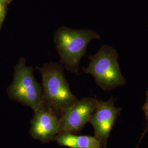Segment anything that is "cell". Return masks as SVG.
<instances>
[{"label": "cell", "mask_w": 148, "mask_h": 148, "mask_svg": "<svg viewBox=\"0 0 148 148\" xmlns=\"http://www.w3.org/2000/svg\"><path fill=\"white\" fill-rule=\"evenodd\" d=\"M100 35L90 29H73L68 27L59 28L54 35V42L64 69L77 73L81 58L85 56L88 45Z\"/></svg>", "instance_id": "cell-1"}, {"label": "cell", "mask_w": 148, "mask_h": 148, "mask_svg": "<svg viewBox=\"0 0 148 148\" xmlns=\"http://www.w3.org/2000/svg\"><path fill=\"white\" fill-rule=\"evenodd\" d=\"M36 68L41 75L43 103L59 116L62 110L78 101L70 90L64 68L62 64L52 62Z\"/></svg>", "instance_id": "cell-2"}, {"label": "cell", "mask_w": 148, "mask_h": 148, "mask_svg": "<svg viewBox=\"0 0 148 148\" xmlns=\"http://www.w3.org/2000/svg\"><path fill=\"white\" fill-rule=\"evenodd\" d=\"M118 53L109 45H102L95 54L88 56L90 62L83 73L90 74L95 82L104 91H110L125 85L126 80L122 75L118 63Z\"/></svg>", "instance_id": "cell-3"}, {"label": "cell", "mask_w": 148, "mask_h": 148, "mask_svg": "<svg viewBox=\"0 0 148 148\" xmlns=\"http://www.w3.org/2000/svg\"><path fill=\"white\" fill-rule=\"evenodd\" d=\"M11 99L31 108L34 111L43 103L42 87L35 79L33 69L21 58L15 69L14 79L8 90Z\"/></svg>", "instance_id": "cell-4"}, {"label": "cell", "mask_w": 148, "mask_h": 148, "mask_svg": "<svg viewBox=\"0 0 148 148\" xmlns=\"http://www.w3.org/2000/svg\"><path fill=\"white\" fill-rule=\"evenodd\" d=\"M98 102L95 97L84 98L62 110L59 114L60 125L57 136L80 133L86 124L89 122Z\"/></svg>", "instance_id": "cell-5"}, {"label": "cell", "mask_w": 148, "mask_h": 148, "mask_svg": "<svg viewBox=\"0 0 148 148\" xmlns=\"http://www.w3.org/2000/svg\"><path fill=\"white\" fill-rule=\"evenodd\" d=\"M114 103L112 97L106 101H98L96 109L89 121L93 127L95 136L103 148L106 147L115 120L122 111L121 108L116 107Z\"/></svg>", "instance_id": "cell-6"}, {"label": "cell", "mask_w": 148, "mask_h": 148, "mask_svg": "<svg viewBox=\"0 0 148 148\" xmlns=\"http://www.w3.org/2000/svg\"><path fill=\"white\" fill-rule=\"evenodd\" d=\"M60 118L47 104L43 103L34 111L29 133L34 139L42 143L54 140L58 134Z\"/></svg>", "instance_id": "cell-7"}, {"label": "cell", "mask_w": 148, "mask_h": 148, "mask_svg": "<svg viewBox=\"0 0 148 148\" xmlns=\"http://www.w3.org/2000/svg\"><path fill=\"white\" fill-rule=\"evenodd\" d=\"M54 140L60 146L69 148H103L95 136L65 133L57 136Z\"/></svg>", "instance_id": "cell-8"}, {"label": "cell", "mask_w": 148, "mask_h": 148, "mask_svg": "<svg viewBox=\"0 0 148 148\" xmlns=\"http://www.w3.org/2000/svg\"><path fill=\"white\" fill-rule=\"evenodd\" d=\"M5 0H0V23L2 22L5 16Z\"/></svg>", "instance_id": "cell-9"}, {"label": "cell", "mask_w": 148, "mask_h": 148, "mask_svg": "<svg viewBox=\"0 0 148 148\" xmlns=\"http://www.w3.org/2000/svg\"><path fill=\"white\" fill-rule=\"evenodd\" d=\"M142 109L144 112L145 117L147 121L148 122V90L147 92V101L143 106Z\"/></svg>", "instance_id": "cell-10"}, {"label": "cell", "mask_w": 148, "mask_h": 148, "mask_svg": "<svg viewBox=\"0 0 148 148\" xmlns=\"http://www.w3.org/2000/svg\"><path fill=\"white\" fill-rule=\"evenodd\" d=\"M5 1H6V2H8L11 1V0H5Z\"/></svg>", "instance_id": "cell-11"}, {"label": "cell", "mask_w": 148, "mask_h": 148, "mask_svg": "<svg viewBox=\"0 0 148 148\" xmlns=\"http://www.w3.org/2000/svg\"><path fill=\"white\" fill-rule=\"evenodd\" d=\"M138 145H139V144H138V145L137 146V147H136V148H138Z\"/></svg>", "instance_id": "cell-12"}, {"label": "cell", "mask_w": 148, "mask_h": 148, "mask_svg": "<svg viewBox=\"0 0 148 148\" xmlns=\"http://www.w3.org/2000/svg\"></svg>", "instance_id": "cell-13"}]
</instances>
